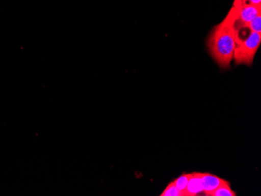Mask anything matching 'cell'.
<instances>
[{
  "instance_id": "1",
  "label": "cell",
  "mask_w": 261,
  "mask_h": 196,
  "mask_svg": "<svg viewBox=\"0 0 261 196\" xmlns=\"http://www.w3.org/2000/svg\"><path fill=\"white\" fill-rule=\"evenodd\" d=\"M234 21L236 16L231 7L225 18L212 29L206 42L208 52L218 67L223 70L230 68L238 42Z\"/></svg>"
},
{
  "instance_id": "2",
  "label": "cell",
  "mask_w": 261,
  "mask_h": 196,
  "mask_svg": "<svg viewBox=\"0 0 261 196\" xmlns=\"http://www.w3.org/2000/svg\"><path fill=\"white\" fill-rule=\"evenodd\" d=\"M261 43V34L250 32L237 42L233 61L236 65L251 67Z\"/></svg>"
},
{
  "instance_id": "3",
  "label": "cell",
  "mask_w": 261,
  "mask_h": 196,
  "mask_svg": "<svg viewBox=\"0 0 261 196\" xmlns=\"http://www.w3.org/2000/svg\"><path fill=\"white\" fill-rule=\"evenodd\" d=\"M236 16V25L237 31L244 29L249 23L255 17L261 14V7L252 5L250 4H245L240 7H233Z\"/></svg>"
},
{
  "instance_id": "4",
  "label": "cell",
  "mask_w": 261,
  "mask_h": 196,
  "mask_svg": "<svg viewBox=\"0 0 261 196\" xmlns=\"http://www.w3.org/2000/svg\"><path fill=\"white\" fill-rule=\"evenodd\" d=\"M200 180L203 193L207 196L211 195L213 191H215L221 184L226 181L219 177L208 173H201Z\"/></svg>"
},
{
  "instance_id": "5",
  "label": "cell",
  "mask_w": 261,
  "mask_h": 196,
  "mask_svg": "<svg viewBox=\"0 0 261 196\" xmlns=\"http://www.w3.org/2000/svg\"><path fill=\"white\" fill-rule=\"evenodd\" d=\"M201 173L195 172L192 174L186 187V196H196L203 193V188L201 184Z\"/></svg>"
},
{
  "instance_id": "6",
  "label": "cell",
  "mask_w": 261,
  "mask_h": 196,
  "mask_svg": "<svg viewBox=\"0 0 261 196\" xmlns=\"http://www.w3.org/2000/svg\"><path fill=\"white\" fill-rule=\"evenodd\" d=\"M236 193L231 189V185L228 181L223 183L217 188L215 191H213L210 196H236Z\"/></svg>"
},
{
  "instance_id": "7",
  "label": "cell",
  "mask_w": 261,
  "mask_h": 196,
  "mask_svg": "<svg viewBox=\"0 0 261 196\" xmlns=\"http://www.w3.org/2000/svg\"><path fill=\"white\" fill-rule=\"evenodd\" d=\"M192 174H183L182 175L174 180L173 182L175 184L177 189L179 190L182 196H186V187H187L189 179L191 178Z\"/></svg>"
},
{
  "instance_id": "8",
  "label": "cell",
  "mask_w": 261,
  "mask_h": 196,
  "mask_svg": "<svg viewBox=\"0 0 261 196\" xmlns=\"http://www.w3.org/2000/svg\"><path fill=\"white\" fill-rule=\"evenodd\" d=\"M246 27L249 32L261 34V14L255 17L246 25Z\"/></svg>"
},
{
  "instance_id": "9",
  "label": "cell",
  "mask_w": 261,
  "mask_h": 196,
  "mask_svg": "<svg viewBox=\"0 0 261 196\" xmlns=\"http://www.w3.org/2000/svg\"><path fill=\"white\" fill-rule=\"evenodd\" d=\"M161 196H182V194L180 192L179 190L177 189L175 184L172 181L168 184L167 188L161 193Z\"/></svg>"
},
{
  "instance_id": "10",
  "label": "cell",
  "mask_w": 261,
  "mask_h": 196,
  "mask_svg": "<svg viewBox=\"0 0 261 196\" xmlns=\"http://www.w3.org/2000/svg\"><path fill=\"white\" fill-rule=\"evenodd\" d=\"M248 0H234V3H233V7H240L241 6H243V4H247Z\"/></svg>"
},
{
  "instance_id": "11",
  "label": "cell",
  "mask_w": 261,
  "mask_h": 196,
  "mask_svg": "<svg viewBox=\"0 0 261 196\" xmlns=\"http://www.w3.org/2000/svg\"><path fill=\"white\" fill-rule=\"evenodd\" d=\"M247 4L257 6V7H261V0H248Z\"/></svg>"
}]
</instances>
